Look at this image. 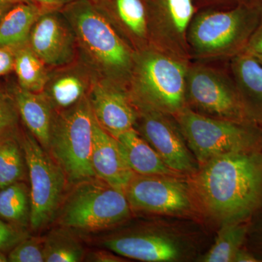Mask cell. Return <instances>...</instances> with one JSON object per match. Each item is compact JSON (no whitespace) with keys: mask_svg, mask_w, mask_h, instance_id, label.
I'll return each mask as SVG.
<instances>
[{"mask_svg":"<svg viewBox=\"0 0 262 262\" xmlns=\"http://www.w3.org/2000/svg\"><path fill=\"white\" fill-rule=\"evenodd\" d=\"M96 80L85 66L75 61L50 72L42 93L55 112L62 111L87 97Z\"/></svg>","mask_w":262,"mask_h":262,"instance_id":"2e32d148","label":"cell"},{"mask_svg":"<svg viewBox=\"0 0 262 262\" xmlns=\"http://www.w3.org/2000/svg\"><path fill=\"white\" fill-rule=\"evenodd\" d=\"M134 51L150 47L143 0H94Z\"/></svg>","mask_w":262,"mask_h":262,"instance_id":"ac0fdd59","label":"cell"},{"mask_svg":"<svg viewBox=\"0 0 262 262\" xmlns=\"http://www.w3.org/2000/svg\"><path fill=\"white\" fill-rule=\"evenodd\" d=\"M202 222H246L262 210V151L222 155L187 177Z\"/></svg>","mask_w":262,"mask_h":262,"instance_id":"6da1fadb","label":"cell"},{"mask_svg":"<svg viewBox=\"0 0 262 262\" xmlns=\"http://www.w3.org/2000/svg\"><path fill=\"white\" fill-rule=\"evenodd\" d=\"M33 3L32 0H0V3H10V4H18L21 3Z\"/></svg>","mask_w":262,"mask_h":262,"instance_id":"f35d334b","label":"cell"},{"mask_svg":"<svg viewBox=\"0 0 262 262\" xmlns=\"http://www.w3.org/2000/svg\"><path fill=\"white\" fill-rule=\"evenodd\" d=\"M134 129L155 150L164 163L179 174L189 177L199 168L173 115L137 108Z\"/></svg>","mask_w":262,"mask_h":262,"instance_id":"4fadbf2b","label":"cell"},{"mask_svg":"<svg viewBox=\"0 0 262 262\" xmlns=\"http://www.w3.org/2000/svg\"><path fill=\"white\" fill-rule=\"evenodd\" d=\"M33 3L46 10H61L77 0H32Z\"/></svg>","mask_w":262,"mask_h":262,"instance_id":"d590c367","label":"cell"},{"mask_svg":"<svg viewBox=\"0 0 262 262\" xmlns=\"http://www.w3.org/2000/svg\"><path fill=\"white\" fill-rule=\"evenodd\" d=\"M249 222H229L220 225L211 247L200 255L196 261L233 262L234 255L246 244Z\"/></svg>","mask_w":262,"mask_h":262,"instance_id":"603a6c76","label":"cell"},{"mask_svg":"<svg viewBox=\"0 0 262 262\" xmlns=\"http://www.w3.org/2000/svg\"><path fill=\"white\" fill-rule=\"evenodd\" d=\"M18 108L20 120L26 128L46 150L49 147L50 135L55 111L42 93L22 89L18 84L10 90Z\"/></svg>","mask_w":262,"mask_h":262,"instance_id":"ffe728a7","label":"cell"},{"mask_svg":"<svg viewBox=\"0 0 262 262\" xmlns=\"http://www.w3.org/2000/svg\"><path fill=\"white\" fill-rule=\"evenodd\" d=\"M188 65L152 47L134 52L127 92L136 107L173 116L187 107Z\"/></svg>","mask_w":262,"mask_h":262,"instance_id":"3957f363","label":"cell"},{"mask_svg":"<svg viewBox=\"0 0 262 262\" xmlns=\"http://www.w3.org/2000/svg\"><path fill=\"white\" fill-rule=\"evenodd\" d=\"M84 256L80 241L64 227L53 229L45 239V261L77 262Z\"/></svg>","mask_w":262,"mask_h":262,"instance_id":"4316f807","label":"cell"},{"mask_svg":"<svg viewBox=\"0 0 262 262\" xmlns=\"http://www.w3.org/2000/svg\"><path fill=\"white\" fill-rule=\"evenodd\" d=\"M30 189L24 182L0 189V219L25 229L30 226Z\"/></svg>","mask_w":262,"mask_h":262,"instance_id":"cb8c5ba5","label":"cell"},{"mask_svg":"<svg viewBox=\"0 0 262 262\" xmlns=\"http://www.w3.org/2000/svg\"><path fill=\"white\" fill-rule=\"evenodd\" d=\"M229 70L248 120L261 126L262 65L252 55L242 53L231 58Z\"/></svg>","mask_w":262,"mask_h":262,"instance_id":"d6986e66","label":"cell"},{"mask_svg":"<svg viewBox=\"0 0 262 262\" xmlns=\"http://www.w3.org/2000/svg\"><path fill=\"white\" fill-rule=\"evenodd\" d=\"M20 138L30 182V227L37 231L58 214L68 180L61 165L27 128Z\"/></svg>","mask_w":262,"mask_h":262,"instance_id":"9c48e42d","label":"cell"},{"mask_svg":"<svg viewBox=\"0 0 262 262\" xmlns=\"http://www.w3.org/2000/svg\"><path fill=\"white\" fill-rule=\"evenodd\" d=\"M89 100L98 125L115 139L134 128L138 110L126 90L96 80Z\"/></svg>","mask_w":262,"mask_h":262,"instance_id":"9a60e30c","label":"cell"},{"mask_svg":"<svg viewBox=\"0 0 262 262\" xmlns=\"http://www.w3.org/2000/svg\"><path fill=\"white\" fill-rule=\"evenodd\" d=\"M28 45L48 67L58 68L77 60L75 32L61 10H46L39 15L31 30Z\"/></svg>","mask_w":262,"mask_h":262,"instance_id":"5bb4252c","label":"cell"},{"mask_svg":"<svg viewBox=\"0 0 262 262\" xmlns=\"http://www.w3.org/2000/svg\"><path fill=\"white\" fill-rule=\"evenodd\" d=\"M46 10L32 2L13 5L0 22V47L15 50L27 44L33 26Z\"/></svg>","mask_w":262,"mask_h":262,"instance_id":"7402d4cb","label":"cell"},{"mask_svg":"<svg viewBox=\"0 0 262 262\" xmlns=\"http://www.w3.org/2000/svg\"><path fill=\"white\" fill-rule=\"evenodd\" d=\"M94 123L89 96L72 107L54 113L48 151L71 184L96 178L91 160Z\"/></svg>","mask_w":262,"mask_h":262,"instance_id":"8992f818","label":"cell"},{"mask_svg":"<svg viewBox=\"0 0 262 262\" xmlns=\"http://www.w3.org/2000/svg\"><path fill=\"white\" fill-rule=\"evenodd\" d=\"M203 3H233L234 7L239 5L258 6L262 4V0H199Z\"/></svg>","mask_w":262,"mask_h":262,"instance_id":"8d00e7d4","label":"cell"},{"mask_svg":"<svg viewBox=\"0 0 262 262\" xmlns=\"http://www.w3.org/2000/svg\"><path fill=\"white\" fill-rule=\"evenodd\" d=\"M233 262H262L256 253L245 246L239 248L234 255Z\"/></svg>","mask_w":262,"mask_h":262,"instance_id":"e575fe53","label":"cell"},{"mask_svg":"<svg viewBox=\"0 0 262 262\" xmlns=\"http://www.w3.org/2000/svg\"><path fill=\"white\" fill-rule=\"evenodd\" d=\"M245 246L256 253L262 261V210L250 220Z\"/></svg>","mask_w":262,"mask_h":262,"instance_id":"4dcf8cb0","label":"cell"},{"mask_svg":"<svg viewBox=\"0 0 262 262\" xmlns=\"http://www.w3.org/2000/svg\"><path fill=\"white\" fill-rule=\"evenodd\" d=\"M14 51L13 71L18 85L31 92L42 93L49 76L48 67L32 51L28 43Z\"/></svg>","mask_w":262,"mask_h":262,"instance_id":"d4e9b609","label":"cell"},{"mask_svg":"<svg viewBox=\"0 0 262 262\" xmlns=\"http://www.w3.org/2000/svg\"><path fill=\"white\" fill-rule=\"evenodd\" d=\"M28 237L25 229L19 228L0 219V251L13 248Z\"/></svg>","mask_w":262,"mask_h":262,"instance_id":"f546056e","label":"cell"},{"mask_svg":"<svg viewBox=\"0 0 262 262\" xmlns=\"http://www.w3.org/2000/svg\"><path fill=\"white\" fill-rule=\"evenodd\" d=\"M185 98L187 108L203 116L251 122L245 113L233 77L219 69L188 65Z\"/></svg>","mask_w":262,"mask_h":262,"instance_id":"8fae6325","label":"cell"},{"mask_svg":"<svg viewBox=\"0 0 262 262\" xmlns=\"http://www.w3.org/2000/svg\"><path fill=\"white\" fill-rule=\"evenodd\" d=\"M91 160L96 177L123 192L135 174L124 158L117 139L100 127L96 120Z\"/></svg>","mask_w":262,"mask_h":262,"instance_id":"e0dca14e","label":"cell"},{"mask_svg":"<svg viewBox=\"0 0 262 262\" xmlns=\"http://www.w3.org/2000/svg\"><path fill=\"white\" fill-rule=\"evenodd\" d=\"M124 257L114 253L110 250H99L89 253L86 261L94 262H122L126 261Z\"/></svg>","mask_w":262,"mask_h":262,"instance_id":"836d02e7","label":"cell"},{"mask_svg":"<svg viewBox=\"0 0 262 262\" xmlns=\"http://www.w3.org/2000/svg\"><path fill=\"white\" fill-rule=\"evenodd\" d=\"M124 192L134 213L201 222L187 177L135 173Z\"/></svg>","mask_w":262,"mask_h":262,"instance_id":"30bf717a","label":"cell"},{"mask_svg":"<svg viewBox=\"0 0 262 262\" xmlns=\"http://www.w3.org/2000/svg\"><path fill=\"white\" fill-rule=\"evenodd\" d=\"M15 4H10V3H0V22L3 18L4 15Z\"/></svg>","mask_w":262,"mask_h":262,"instance_id":"74e56055","label":"cell"},{"mask_svg":"<svg viewBox=\"0 0 262 262\" xmlns=\"http://www.w3.org/2000/svg\"><path fill=\"white\" fill-rule=\"evenodd\" d=\"M254 56L255 58L257 59V61L262 65V55H256V56Z\"/></svg>","mask_w":262,"mask_h":262,"instance_id":"60d3db41","label":"cell"},{"mask_svg":"<svg viewBox=\"0 0 262 262\" xmlns=\"http://www.w3.org/2000/svg\"><path fill=\"white\" fill-rule=\"evenodd\" d=\"M150 47L189 63L187 31L194 16L192 0H143Z\"/></svg>","mask_w":262,"mask_h":262,"instance_id":"7c38bea8","label":"cell"},{"mask_svg":"<svg viewBox=\"0 0 262 262\" xmlns=\"http://www.w3.org/2000/svg\"><path fill=\"white\" fill-rule=\"evenodd\" d=\"M261 133H262V125H261Z\"/></svg>","mask_w":262,"mask_h":262,"instance_id":"b9f144b4","label":"cell"},{"mask_svg":"<svg viewBox=\"0 0 262 262\" xmlns=\"http://www.w3.org/2000/svg\"><path fill=\"white\" fill-rule=\"evenodd\" d=\"M15 51L0 47V76L6 75L14 70Z\"/></svg>","mask_w":262,"mask_h":262,"instance_id":"d6a6232c","label":"cell"},{"mask_svg":"<svg viewBox=\"0 0 262 262\" xmlns=\"http://www.w3.org/2000/svg\"><path fill=\"white\" fill-rule=\"evenodd\" d=\"M7 261H8V256L5 254L4 251H0V262Z\"/></svg>","mask_w":262,"mask_h":262,"instance_id":"ab89813d","label":"cell"},{"mask_svg":"<svg viewBox=\"0 0 262 262\" xmlns=\"http://www.w3.org/2000/svg\"><path fill=\"white\" fill-rule=\"evenodd\" d=\"M8 258L10 262L45 261V239L26 237L12 248Z\"/></svg>","mask_w":262,"mask_h":262,"instance_id":"f1b7e54d","label":"cell"},{"mask_svg":"<svg viewBox=\"0 0 262 262\" xmlns=\"http://www.w3.org/2000/svg\"><path fill=\"white\" fill-rule=\"evenodd\" d=\"M244 53H248L252 56L262 55V5L259 21L250 38Z\"/></svg>","mask_w":262,"mask_h":262,"instance_id":"1f68e13d","label":"cell"},{"mask_svg":"<svg viewBox=\"0 0 262 262\" xmlns=\"http://www.w3.org/2000/svg\"><path fill=\"white\" fill-rule=\"evenodd\" d=\"M261 5L204 10L194 15L187 35L191 58L230 60L244 53L259 21Z\"/></svg>","mask_w":262,"mask_h":262,"instance_id":"277c9868","label":"cell"},{"mask_svg":"<svg viewBox=\"0 0 262 262\" xmlns=\"http://www.w3.org/2000/svg\"><path fill=\"white\" fill-rule=\"evenodd\" d=\"M174 117L199 165L229 153L262 151L261 127L256 124L211 118L187 107Z\"/></svg>","mask_w":262,"mask_h":262,"instance_id":"52a82bcc","label":"cell"},{"mask_svg":"<svg viewBox=\"0 0 262 262\" xmlns=\"http://www.w3.org/2000/svg\"><path fill=\"white\" fill-rule=\"evenodd\" d=\"M61 207L60 225L82 232L114 228L134 213L123 191L97 177L75 184Z\"/></svg>","mask_w":262,"mask_h":262,"instance_id":"ba28073f","label":"cell"},{"mask_svg":"<svg viewBox=\"0 0 262 262\" xmlns=\"http://www.w3.org/2000/svg\"><path fill=\"white\" fill-rule=\"evenodd\" d=\"M20 117L10 91L0 88V141L18 136Z\"/></svg>","mask_w":262,"mask_h":262,"instance_id":"83f0119b","label":"cell"},{"mask_svg":"<svg viewBox=\"0 0 262 262\" xmlns=\"http://www.w3.org/2000/svg\"><path fill=\"white\" fill-rule=\"evenodd\" d=\"M72 25L79 61L96 80L127 91L134 51L94 0H77L61 9Z\"/></svg>","mask_w":262,"mask_h":262,"instance_id":"7a4b0ae2","label":"cell"},{"mask_svg":"<svg viewBox=\"0 0 262 262\" xmlns=\"http://www.w3.org/2000/svg\"><path fill=\"white\" fill-rule=\"evenodd\" d=\"M165 221L127 229L103 241L106 249L125 258L146 262L187 261L196 259L198 233Z\"/></svg>","mask_w":262,"mask_h":262,"instance_id":"5b68a950","label":"cell"},{"mask_svg":"<svg viewBox=\"0 0 262 262\" xmlns=\"http://www.w3.org/2000/svg\"><path fill=\"white\" fill-rule=\"evenodd\" d=\"M116 139L124 158L134 173L183 176L169 168L135 129L125 131Z\"/></svg>","mask_w":262,"mask_h":262,"instance_id":"44dd1931","label":"cell"},{"mask_svg":"<svg viewBox=\"0 0 262 262\" xmlns=\"http://www.w3.org/2000/svg\"><path fill=\"white\" fill-rule=\"evenodd\" d=\"M20 136V133L0 141V189L27 178L28 167Z\"/></svg>","mask_w":262,"mask_h":262,"instance_id":"484cf974","label":"cell"}]
</instances>
